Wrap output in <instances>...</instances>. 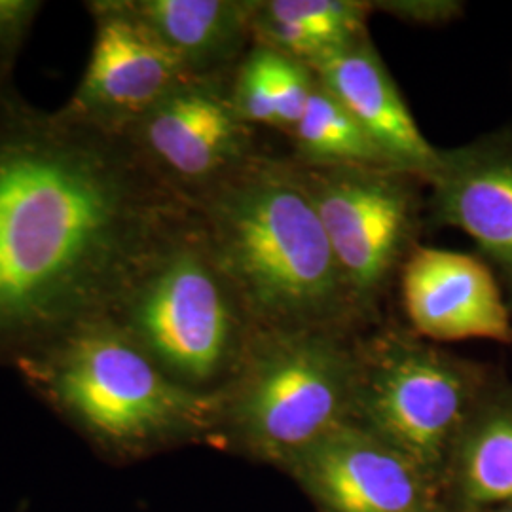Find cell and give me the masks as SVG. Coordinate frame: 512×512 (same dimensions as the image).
Returning <instances> with one entry per match:
<instances>
[{"mask_svg":"<svg viewBox=\"0 0 512 512\" xmlns=\"http://www.w3.org/2000/svg\"><path fill=\"white\" fill-rule=\"evenodd\" d=\"M184 203L126 133L0 95V365L107 315Z\"/></svg>","mask_w":512,"mask_h":512,"instance_id":"6da1fadb","label":"cell"},{"mask_svg":"<svg viewBox=\"0 0 512 512\" xmlns=\"http://www.w3.org/2000/svg\"><path fill=\"white\" fill-rule=\"evenodd\" d=\"M192 207L258 332L370 329L289 158L258 154Z\"/></svg>","mask_w":512,"mask_h":512,"instance_id":"7a4b0ae2","label":"cell"},{"mask_svg":"<svg viewBox=\"0 0 512 512\" xmlns=\"http://www.w3.org/2000/svg\"><path fill=\"white\" fill-rule=\"evenodd\" d=\"M27 389L116 465L213 446L217 397L171 382L107 315L14 366Z\"/></svg>","mask_w":512,"mask_h":512,"instance_id":"3957f363","label":"cell"},{"mask_svg":"<svg viewBox=\"0 0 512 512\" xmlns=\"http://www.w3.org/2000/svg\"><path fill=\"white\" fill-rule=\"evenodd\" d=\"M107 317L171 382L205 397L232 382L258 334L188 203L150 239Z\"/></svg>","mask_w":512,"mask_h":512,"instance_id":"277c9868","label":"cell"},{"mask_svg":"<svg viewBox=\"0 0 512 512\" xmlns=\"http://www.w3.org/2000/svg\"><path fill=\"white\" fill-rule=\"evenodd\" d=\"M359 334L258 332L217 395L211 448L285 473L315 442L351 423Z\"/></svg>","mask_w":512,"mask_h":512,"instance_id":"5b68a950","label":"cell"},{"mask_svg":"<svg viewBox=\"0 0 512 512\" xmlns=\"http://www.w3.org/2000/svg\"><path fill=\"white\" fill-rule=\"evenodd\" d=\"M495 372L382 321L357 336L351 423L410 459L440 494L459 431Z\"/></svg>","mask_w":512,"mask_h":512,"instance_id":"8992f818","label":"cell"},{"mask_svg":"<svg viewBox=\"0 0 512 512\" xmlns=\"http://www.w3.org/2000/svg\"><path fill=\"white\" fill-rule=\"evenodd\" d=\"M294 175L310 196L349 293L368 327L382 308L404 262L420 247L427 183L387 165H306Z\"/></svg>","mask_w":512,"mask_h":512,"instance_id":"52a82bcc","label":"cell"},{"mask_svg":"<svg viewBox=\"0 0 512 512\" xmlns=\"http://www.w3.org/2000/svg\"><path fill=\"white\" fill-rule=\"evenodd\" d=\"M122 133L150 173L188 205L264 152L256 128L232 103L230 76L186 80Z\"/></svg>","mask_w":512,"mask_h":512,"instance_id":"ba28073f","label":"cell"},{"mask_svg":"<svg viewBox=\"0 0 512 512\" xmlns=\"http://www.w3.org/2000/svg\"><path fill=\"white\" fill-rule=\"evenodd\" d=\"M84 6L93 21L92 54L61 109L99 128L126 131L194 76L133 12L129 0H92Z\"/></svg>","mask_w":512,"mask_h":512,"instance_id":"9c48e42d","label":"cell"},{"mask_svg":"<svg viewBox=\"0 0 512 512\" xmlns=\"http://www.w3.org/2000/svg\"><path fill=\"white\" fill-rule=\"evenodd\" d=\"M283 475L317 512H450L410 459L353 423L315 442Z\"/></svg>","mask_w":512,"mask_h":512,"instance_id":"30bf717a","label":"cell"},{"mask_svg":"<svg viewBox=\"0 0 512 512\" xmlns=\"http://www.w3.org/2000/svg\"><path fill=\"white\" fill-rule=\"evenodd\" d=\"M408 327L433 342L512 346L511 308L492 266L478 256L420 245L399 275Z\"/></svg>","mask_w":512,"mask_h":512,"instance_id":"8fae6325","label":"cell"},{"mask_svg":"<svg viewBox=\"0 0 512 512\" xmlns=\"http://www.w3.org/2000/svg\"><path fill=\"white\" fill-rule=\"evenodd\" d=\"M427 190L431 219L475 241L503 279L512 308V128L440 150Z\"/></svg>","mask_w":512,"mask_h":512,"instance_id":"7c38bea8","label":"cell"},{"mask_svg":"<svg viewBox=\"0 0 512 512\" xmlns=\"http://www.w3.org/2000/svg\"><path fill=\"white\" fill-rule=\"evenodd\" d=\"M311 71L348 110L387 164L427 183L439 167L440 148L423 137L368 33L330 52Z\"/></svg>","mask_w":512,"mask_h":512,"instance_id":"4fadbf2b","label":"cell"},{"mask_svg":"<svg viewBox=\"0 0 512 512\" xmlns=\"http://www.w3.org/2000/svg\"><path fill=\"white\" fill-rule=\"evenodd\" d=\"M440 497L450 512L512 505V382L495 372L452 448Z\"/></svg>","mask_w":512,"mask_h":512,"instance_id":"5bb4252c","label":"cell"},{"mask_svg":"<svg viewBox=\"0 0 512 512\" xmlns=\"http://www.w3.org/2000/svg\"><path fill=\"white\" fill-rule=\"evenodd\" d=\"M194 78L232 76L253 46L258 0H129Z\"/></svg>","mask_w":512,"mask_h":512,"instance_id":"9a60e30c","label":"cell"},{"mask_svg":"<svg viewBox=\"0 0 512 512\" xmlns=\"http://www.w3.org/2000/svg\"><path fill=\"white\" fill-rule=\"evenodd\" d=\"M366 0H258L253 44L313 67L368 33Z\"/></svg>","mask_w":512,"mask_h":512,"instance_id":"2e32d148","label":"cell"},{"mask_svg":"<svg viewBox=\"0 0 512 512\" xmlns=\"http://www.w3.org/2000/svg\"><path fill=\"white\" fill-rule=\"evenodd\" d=\"M294 162L306 165H391L336 97L321 86L298 124L289 131ZM397 169V167H395Z\"/></svg>","mask_w":512,"mask_h":512,"instance_id":"e0dca14e","label":"cell"},{"mask_svg":"<svg viewBox=\"0 0 512 512\" xmlns=\"http://www.w3.org/2000/svg\"><path fill=\"white\" fill-rule=\"evenodd\" d=\"M44 10L40 0H0V71L14 74L16 59L31 37L38 16Z\"/></svg>","mask_w":512,"mask_h":512,"instance_id":"ac0fdd59","label":"cell"},{"mask_svg":"<svg viewBox=\"0 0 512 512\" xmlns=\"http://www.w3.org/2000/svg\"><path fill=\"white\" fill-rule=\"evenodd\" d=\"M372 10L385 12L404 23L444 25L458 18L463 4L454 0H384L372 2Z\"/></svg>","mask_w":512,"mask_h":512,"instance_id":"d6986e66","label":"cell"},{"mask_svg":"<svg viewBox=\"0 0 512 512\" xmlns=\"http://www.w3.org/2000/svg\"><path fill=\"white\" fill-rule=\"evenodd\" d=\"M10 88H14V74L0 71V95H4Z\"/></svg>","mask_w":512,"mask_h":512,"instance_id":"ffe728a7","label":"cell"},{"mask_svg":"<svg viewBox=\"0 0 512 512\" xmlns=\"http://www.w3.org/2000/svg\"><path fill=\"white\" fill-rule=\"evenodd\" d=\"M478 512H512V505H507V507H495V509H486V511Z\"/></svg>","mask_w":512,"mask_h":512,"instance_id":"44dd1931","label":"cell"},{"mask_svg":"<svg viewBox=\"0 0 512 512\" xmlns=\"http://www.w3.org/2000/svg\"><path fill=\"white\" fill-rule=\"evenodd\" d=\"M16 512H25V509H18Z\"/></svg>","mask_w":512,"mask_h":512,"instance_id":"7402d4cb","label":"cell"}]
</instances>
